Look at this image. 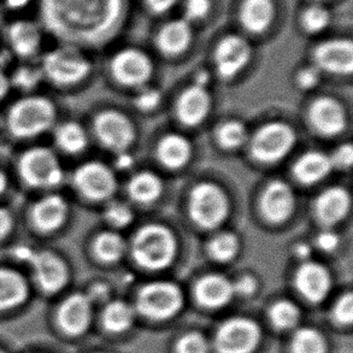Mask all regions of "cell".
<instances>
[{"instance_id": "cell-1", "label": "cell", "mask_w": 353, "mask_h": 353, "mask_svg": "<svg viewBox=\"0 0 353 353\" xmlns=\"http://www.w3.org/2000/svg\"><path fill=\"white\" fill-rule=\"evenodd\" d=\"M176 236L167 225L148 223L134 235L130 251L139 267L158 272L172 265L176 258Z\"/></svg>"}, {"instance_id": "cell-2", "label": "cell", "mask_w": 353, "mask_h": 353, "mask_svg": "<svg viewBox=\"0 0 353 353\" xmlns=\"http://www.w3.org/2000/svg\"><path fill=\"white\" fill-rule=\"evenodd\" d=\"M56 108L43 96H27L14 101L8 112V128L19 139L37 138L54 125Z\"/></svg>"}, {"instance_id": "cell-3", "label": "cell", "mask_w": 353, "mask_h": 353, "mask_svg": "<svg viewBox=\"0 0 353 353\" xmlns=\"http://www.w3.org/2000/svg\"><path fill=\"white\" fill-rule=\"evenodd\" d=\"M41 72L53 85L70 87L83 81L92 72V63L81 48L62 45L45 53Z\"/></svg>"}, {"instance_id": "cell-4", "label": "cell", "mask_w": 353, "mask_h": 353, "mask_svg": "<svg viewBox=\"0 0 353 353\" xmlns=\"http://www.w3.org/2000/svg\"><path fill=\"white\" fill-rule=\"evenodd\" d=\"M17 170L27 186L38 190H52L64 179L59 158L54 151L45 146L26 150L19 157Z\"/></svg>"}, {"instance_id": "cell-5", "label": "cell", "mask_w": 353, "mask_h": 353, "mask_svg": "<svg viewBox=\"0 0 353 353\" xmlns=\"http://www.w3.org/2000/svg\"><path fill=\"white\" fill-rule=\"evenodd\" d=\"M188 214L198 227L203 230H216L230 215L228 196L219 185L201 182L190 193Z\"/></svg>"}, {"instance_id": "cell-6", "label": "cell", "mask_w": 353, "mask_h": 353, "mask_svg": "<svg viewBox=\"0 0 353 353\" xmlns=\"http://www.w3.org/2000/svg\"><path fill=\"white\" fill-rule=\"evenodd\" d=\"M183 306V293L176 283L154 281L140 288L137 307L151 320L164 321L177 315Z\"/></svg>"}, {"instance_id": "cell-7", "label": "cell", "mask_w": 353, "mask_h": 353, "mask_svg": "<svg viewBox=\"0 0 353 353\" xmlns=\"http://www.w3.org/2000/svg\"><path fill=\"white\" fill-rule=\"evenodd\" d=\"M296 141V132L290 124L272 121L253 134L250 150L252 157L258 162L272 164L287 157Z\"/></svg>"}, {"instance_id": "cell-8", "label": "cell", "mask_w": 353, "mask_h": 353, "mask_svg": "<svg viewBox=\"0 0 353 353\" xmlns=\"http://www.w3.org/2000/svg\"><path fill=\"white\" fill-rule=\"evenodd\" d=\"M16 256L28 263L33 270L34 280L43 292L57 293L67 286L70 275L69 267L58 253L22 248L16 251Z\"/></svg>"}, {"instance_id": "cell-9", "label": "cell", "mask_w": 353, "mask_h": 353, "mask_svg": "<svg viewBox=\"0 0 353 353\" xmlns=\"http://www.w3.org/2000/svg\"><path fill=\"white\" fill-rule=\"evenodd\" d=\"M72 185L82 196L91 201H109L117 190L115 172L105 163H82L72 174Z\"/></svg>"}, {"instance_id": "cell-10", "label": "cell", "mask_w": 353, "mask_h": 353, "mask_svg": "<svg viewBox=\"0 0 353 353\" xmlns=\"http://www.w3.org/2000/svg\"><path fill=\"white\" fill-rule=\"evenodd\" d=\"M262 332L254 321L233 317L217 330L215 346L219 353H252L261 341Z\"/></svg>"}, {"instance_id": "cell-11", "label": "cell", "mask_w": 353, "mask_h": 353, "mask_svg": "<svg viewBox=\"0 0 353 353\" xmlns=\"http://www.w3.org/2000/svg\"><path fill=\"white\" fill-rule=\"evenodd\" d=\"M110 70L121 85L141 88L152 77L153 64L150 56L143 50L123 48L111 57Z\"/></svg>"}, {"instance_id": "cell-12", "label": "cell", "mask_w": 353, "mask_h": 353, "mask_svg": "<svg viewBox=\"0 0 353 353\" xmlns=\"http://www.w3.org/2000/svg\"><path fill=\"white\" fill-rule=\"evenodd\" d=\"M93 132L104 148L115 153L128 151L135 139V128L121 111L104 110L93 121Z\"/></svg>"}, {"instance_id": "cell-13", "label": "cell", "mask_w": 353, "mask_h": 353, "mask_svg": "<svg viewBox=\"0 0 353 353\" xmlns=\"http://www.w3.org/2000/svg\"><path fill=\"white\" fill-rule=\"evenodd\" d=\"M252 57V46L248 39L238 33L225 34L214 51L216 72L223 80L236 77Z\"/></svg>"}, {"instance_id": "cell-14", "label": "cell", "mask_w": 353, "mask_h": 353, "mask_svg": "<svg viewBox=\"0 0 353 353\" xmlns=\"http://www.w3.org/2000/svg\"><path fill=\"white\" fill-rule=\"evenodd\" d=\"M315 67L321 72L351 75L353 72V43L351 39H327L314 48Z\"/></svg>"}, {"instance_id": "cell-15", "label": "cell", "mask_w": 353, "mask_h": 353, "mask_svg": "<svg viewBox=\"0 0 353 353\" xmlns=\"http://www.w3.org/2000/svg\"><path fill=\"white\" fill-rule=\"evenodd\" d=\"M5 39L14 56L28 59L43 48V26L34 19H14L5 29Z\"/></svg>"}, {"instance_id": "cell-16", "label": "cell", "mask_w": 353, "mask_h": 353, "mask_svg": "<svg viewBox=\"0 0 353 353\" xmlns=\"http://www.w3.org/2000/svg\"><path fill=\"white\" fill-rule=\"evenodd\" d=\"M69 216V204L64 196L48 193L34 203L30 221L34 228L43 234H51L65 225Z\"/></svg>"}, {"instance_id": "cell-17", "label": "cell", "mask_w": 353, "mask_h": 353, "mask_svg": "<svg viewBox=\"0 0 353 353\" xmlns=\"http://www.w3.org/2000/svg\"><path fill=\"white\" fill-rule=\"evenodd\" d=\"M296 209V196L292 187L281 180L272 181L261 196V210L265 220L280 225L291 219Z\"/></svg>"}, {"instance_id": "cell-18", "label": "cell", "mask_w": 353, "mask_h": 353, "mask_svg": "<svg viewBox=\"0 0 353 353\" xmlns=\"http://www.w3.org/2000/svg\"><path fill=\"white\" fill-rule=\"evenodd\" d=\"M294 285L305 299L311 303H320L330 294L333 279L325 265L306 261L296 270Z\"/></svg>"}, {"instance_id": "cell-19", "label": "cell", "mask_w": 353, "mask_h": 353, "mask_svg": "<svg viewBox=\"0 0 353 353\" xmlns=\"http://www.w3.org/2000/svg\"><path fill=\"white\" fill-rule=\"evenodd\" d=\"M276 14V0H240L236 8L240 27L252 35H261L272 28Z\"/></svg>"}, {"instance_id": "cell-20", "label": "cell", "mask_w": 353, "mask_h": 353, "mask_svg": "<svg viewBox=\"0 0 353 353\" xmlns=\"http://www.w3.org/2000/svg\"><path fill=\"white\" fill-rule=\"evenodd\" d=\"M194 32L193 26L182 17L163 22L154 35V45L167 57H176L191 46Z\"/></svg>"}, {"instance_id": "cell-21", "label": "cell", "mask_w": 353, "mask_h": 353, "mask_svg": "<svg viewBox=\"0 0 353 353\" xmlns=\"http://www.w3.org/2000/svg\"><path fill=\"white\" fill-rule=\"evenodd\" d=\"M310 123L317 133L332 138L346 128V115L339 101L330 97H320L309 109Z\"/></svg>"}, {"instance_id": "cell-22", "label": "cell", "mask_w": 353, "mask_h": 353, "mask_svg": "<svg viewBox=\"0 0 353 353\" xmlns=\"http://www.w3.org/2000/svg\"><path fill=\"white\" fill-rule=\"evenodd\" d=\"M92 321V301L87 294L75 293L63 301L58 311V322L67 334L81 335Z\"/></svg>"}, {"instance_id": "cell-23", "label": "cell", "mask_w": 353, "mask_h": 353, "mask_svg": "<svg viewBox=\"0 0 353 353\" xmlns=\"http://www.w3.org/2000/svg\"><path fill=\"white\" fill-rule=\"evenodd\" d=\"M211 108L210 93L206 87L192 85L177 98L176 117L187 127H196L209 115Z\"/></svg>"}, {"instance_id": "cell-24", "label": "cell", "mask_w": 353, "mask_h": 353, "mask_svg": "<svg viewBox=\"0 0 353 353\" xmlns=\"http://www.w3.org/2000/svg\"><path fill=\"white\" fill-rule=\"evenodd\" d=\"M350 209L351 196L343 187H330L316 198V219L325 227H333L345 220Z\"/></svg>"}, {"instance_id": "cell-25", "label": "cell", "mask_w": 353, "mask_h": 353, "mask_svg": "<svg viewBox=\"0 0 353 353\" xmlns=\"http://www.w3.org/2000/svg\"><path fill=\"white\" fill-rule=\"evenodd\" d=\"M196 301L208 309H220L227 305L234 296L233 282L221 274H208L196 281Z\"/></svg>"}, {"instance_id": "cell-26", "label": "cell", "mask_w": 353, "mask_h": 353, "mask_svg": "<svg viewBox=\"0 0 353 353\" xmlns=\"http://www.w3.org/2000/svg\"><path fill=\"white\" fill-rule=\"evenodd\" d=\"M333 170L330 156L321 151H307L296 159L292 168L296 181L301 185L312 186L325 180Z\"/></svg>"}, {"instance_id": "cell-27", "label": "cell", "mask_w": 353, "mask_h": 353, "mask_svg": "<svg viewBox=\"0 0 353 353\" xmlns=\"http://www.w3.org/2000/svg\"><path fill=\"white\" fill-rule=\"evenodd\" d=\"M192 145L181 134L164 135L157 145V158L168 169H180L190 162Z\"/></svg>"}, {"instance_id": "cell-28", "label": "cell", "mask_w": 353, "mask_h": 353, "mask_svg": "<svg viewBox=\"0 0 353 353\" xmlns=\"http://www.w3.org/2000/svg\"><path fill=\"white\" fill-rule=\"evenodd\" d=\"M28 292V283L22 274L10 268H0V311L23 304Z\"/></svg>"}, {"instance_id": "cell-29", "label": "cell", "mask_w": 353, "mask_h": 353, "mask_svg": "<svg viewBox=\"0 0 353 353\" xmlns=\"http://www.w3.org/2000/svg\"><path fill=\"white\" fill-rule=\"evenodd\" d=\"M128 194L139 204H152L162 196L163 181L152 172H140L135 174L127 186Z\"/></svg>"}, {"instance_id": "cell-30", "label": "cell", "mask_w": 353, "mask_h": 353, "mask_svg": "<svg viewBox=\"0 0 353 353\" xmlns=\"http://www.w3.org/2000/svg\"><path fill=\"white\" fill-rule=\"evenodd\" d=\"M54 143L64 153L79 154L86 150L88 135L81 124L68 121L54 129Z\"/></svg>"}, {"instance_id": "cell-31", "label": "cell", "mask_w": 353, "mask_h": 353, "mask_svg": "<svg viewBox=\"0 0 353 353\" xmlns=\"http://www.w3.org/2000/svg\"><path fill=\"white\" fill-rule=\"evenodd\" d=\"M333 22V12L330 6L322 3H311L301 9L299 24L304 33L316 37L325 33Z\"/></svg>"}, {"instance_id": "cell-32", "label": "cell", "mask_w": 353, "mask_h": 353, "mask_svg": "<svg viewBox=\"0 0 353 353\" xmlns=\"http://www.w3.org/2000/svg\"><path fill=\"white\" fill-rule=\"evenodd\" d=\"M97 259L103 263L119 262L127 252V243L116 232H103L98 234L92 245Z\"/></svg>"}, {"instance_id": "cell-33", "label": "cell", "mask_w": 353, "mask_h": 353, "mask_svg": "<svg viewBox=\"0 0 353 353\" xmlns=\"http://www.w3.org/2000/svg\"><path fill=\"white\" fill-rule=\"evenodd\" d=\"M134 311L122 301H110L103 311V325L111 333H122L133 325Z\"/></svg>"}, {"instance_id": "cell-34", "label": "cell", "mask_w": 353, "mask_h": 353, "mask_svg": "<svg viewBox=\"0 0 353 353\" xmlns=\"http://www.w3.org/2000/svg\"><path fill=\"white\" fill-rule=\"evenodd\" d=\"M240 250V240L232 232L215 235L208 243V254L219 263L233 261Z\"/></svg>"}, {"instance_id": "cell-35", "label": "cell", "mask_w": 353, "mask_h": 353, "mask_svg": "<svg viewBox=\"0 0 353 353\" xmlns=\"http://www.w3.org/2000/svg\"><path fill=\"white\" fill-rule=\"evenodd\" d=\"M293 353H327V341L320 332L314 328H301L292 339Z\"/></svg>"}, {"instance_id": "cell-36", "label": "cell", "mask_w": 353, "mask_h": 353, "mask_svg": "<svg viewBox=\"0 0 353 353\" xmlns=\"http://www.w3.org/2000/svg\"><path fill=\"white\" fill-rule=\"evenodd\" d=\"M301 309L293 301L282 299L272 304L269 319L277 330H291L301 320Z\"/></svg>"}, {"instance_id": "cell-37", "label": "cell", "mask_w": 353, "mask_h": 353, "mask_svg": "<svg viewBox=\"0 0 353 353\" xmlns=\"http://www.w3.org/2000/svg\"><path fill=\"white\" fill-rule=\"evenodd\" d=\"M216 139L220 146L225 150H235L248 140V130L243 122L230 119L221 124L216 132Z\"/></svg>"}, {"instance_id": "cell-38", "label": "cell", "mask_w": 353, "mask_h": 353, "mask_svg": "<svg viewBox=\"0 0 353 353\" xmlns=\"http://www.w3.org/2000/svg\"><path fill=\"white\" fill-rule=\"evenodd\" d=\"M179 8L181 10L180 17L194 26L210 16L214 3L212 0H181Z\"/></svg>"}, {"instance_id": "cell-39", "label": "cell", "mask_w": 353, "mask_h": 353, "mask_svg": "<svg viewBox=\"0 0 353 353\" xmlns=\"http://www.w3.org/2000/svg\"><path fill=\"white\" fill-rule=\"evenodd\" d=\"M104 217L109 225L122 230L133 222L134 212L132 208L123 201H109L104 210Z\"/></svg>"}, {"instance_id": "cell-40", "label": "cell", "mask_w": 353, "mask_h": 353, "mask_svg": "<svg viewBox=\"0 0 353 353\" xmlns=\"http://www.w3.org/2000/svg\"><path fill=\"white\" fill-rule=\"evenodd\" d=\"M43 79V72L40 67L24 65L16 70L12 79H10L11 86L19 87L21 90H30L38 85Z\"/></svg>"}, {"instance_id": "cell-41", "label": "cell", "mask_w": 353, "mask_h": 353, "mask_svg": "<svg viewBox=\"0 0 353 353\" xmlns=\"http://www.w3.org/2000/svg\"><path fill=\"white\" fill-rule=\"evenodd\" d=\"M176 353H209L208 340L198 332L187 333L177 341Z\"/></svg>"}, {"instance_id": "cell-42", "label": "cell", "mask_w": 353, "mask_h": 353, "mask_svg": "<svg viewBox=\"0 0 353 353\" xmlns=\"http://www.w3.org/2000/svg\"><path fill=\"white\" fill-rule=\"evenodd\" d=\"M333 317L339 325H349L353 321V296L351 292L346 293L336 301L333 309Z\"/></svg>"}, {"instance_id": "cell-43", "label": "cell", "mask_w": 353, "mask_h": 353, "mask_svg": "<svg viewBox=\"0 0 353 353\" xmlns=\"http://www.w3.org/2000/svg\"><path fill=\"white\" fill-rule=\"evenodd\" d=\"M161 99H162L161 92L157 91L156 88L141 87V90L139 91L134 99V105L137 106L139 110H153L159 104Z\"/></svg>"}, {"instance_id": "cell-44", "label": "cell", "mask_w": 353, "mask_h": 353, "mask_svg": "<svg viewBox=\"0 0 353 353\" xmlns=\"http://www.w3.org/2000/svg\"><path fill=\"white\" fill-rule=\"evenodd\" d=\"M181 0H143V6L152 16H164L179 8Z\"/></svg>"}, {"instance_id": "cell-45", "label": "cell", "mask_w": 353, "mask_h": 353, "mask_svg": "<svg viewBox=\"0 0 353 353\" xmlns=\"http://www.w3.org/2000/svg\"><path fill=\"white\" fill-rule=\"evenodd\" d=\"M333 168L338 169H350L353 162V146L351 143H344L335 150L330 156Z\"/></svg>"}, {"instance_id": "cell-46", "label": "cell", "mask_w": 353, "mask_h": 353, "mask_svg": "<svg viewBox=\"0 0 353 353\" xmlns=\"http://www.w3.org/2000/svg\"><path fill=\"white\" fill-rule=\"evenodd\" d=\"M296 77H298L296 81L301 90H312L314 87L320 83L321 70L315 65L304 68V69H301Z\"/></svg>"}, {"instance_id": "cell-47", "label": "cell", "mask_w": 353, "mask_h": 353, "mask_svg": "<svg viewBox=\"0 0 353 353\" xmlns=\"http://www.w3.org/2000/svg\"><path fill=\"white\" fill-rule=\"evenodd\" d=\"M339 235L330 230H322L316 238V245L323 252H333L339 246Z\"/></svg>"}, {"instance_id": "cell-48", "label": "cell", "mask_w": 353, "mask_h": 353, "mask_svg": "<svg viewBox=\"0 0 353 353\" xmlns=\"http://www.w3.org/2000/svg\"><path fill=\"white\" fill-rule=\"evenodd\" d=\"M257 280L253 276H250V275H243V276L238 279L236 281L233 282L234 294H239V296H252L253 293L257 291Z\"/></svg>"}, {"instance_id": "cell-49", "label": "cell", "mask_w": 353, "mask_h": 353, "mask_svg": "<svg viewBox=\"0 0 353 353\" xmlns=\"http://www.w3.org/2000/svg\"><path fill=\"white\" fill-rule=\"evenodd\" d=\"M14 216L8 209L0 206V241L8 238L14 230Z\"/></svg>"}, {"instance_id": "cell-50", "label": "cell", "mask_w": 353, "mask_h": 353, "mask_svg": "<svg viewBox=\"0 0 353 353\" xmlns=\"http://www.w3.org/2000/svg\"><path fill=\"white\" fill-rule=\"evenodd\" d=\"M34 0H1V4L6 11L12 14H21L23 11L30 9Z\"/></svg>"}, {"instance_id": "cell-51", "label": "cell", "mask_w": 353, "mask_h": 353, "mask_svg": "<svg viewBox=\"0 0 353 353\" xmlns=\"http://www.w3.org/2000/svg\"><path fill=\"white\" fill-rule=\"evenodd\" d=\"M87 296L90 298L92 304L96 301H104L109 296V288L104 283H97L92 287L91 293L87 294Z\"/></svg>"}, {"instance_id": "cell-52", "label": "cell", "mask_w": 353, "mask_h": 353, "mask_svg": "<svg viewBox=\"0 0 353 353\" xmlns=\"http://www.w3.org/2000/svg\"><path fill=\"white\" fill-rule=\"evenodd\" d=\"M115 164L116 168L119 170H125L133 165V157L129 154L128 151H123V152L116 153Z\"/></svg>"}, {"instance_id": "cell-53", "label": "cell", "mask_w": 353, "mask_h": 353, "mask_svg": "<svg viewBox=\"0 0 353 353\" xmlns=\"http://www.w3.org/2000/svg\"><path fill=\"white\" fill-rule=\"evenodd\" d=\"M294 253H296V257L306 262L311 256L310 245L305 243H298L296 248H294Z\"/></svg>"}, {"instance_id": "cell-54", "label": "cell", "mask_w": 353, "mask_h": 353, "mask_svg": "<svg viewBox=\"0 0 353 353\" xmlns=\"http://www.w3.org/2000/svg\"><path fill=\"white\" fill-rule=\"evenodd\" d=\"M10 88H11V81H10L9 77L5 75V72L3 70H0V101L8 96Z\"/></svg>"}, {"instance_id": "cell-55", "label": "cell", "mask_w": 353, "mask_h": 353, "mask_svg": "<svg viewBox=\"0 0 353 353\" xmlns=\"http://www.w3.org/2000/svg\"><path fill=\"white\" fill-rule=\"evenodd\" d=\"M8 187V177L5 175V172L0 169V194L6 191Z\"/></svg>"}, {"instance_id": "cell-56", "label": "cell", "mask_w": 353, "mask_h": 353, "mask_svg": "<svg viewBox=\"0 0 353 353\" xmlns=\"http://www.w3.org/2000/svg\"><path fill=\"white\" fill-rule=\"evenodd\" d=\"M307 1H311V3H322V4H327L330 0H307Z\"/></svg>"}, {"instance_id": "cell-57", "label": "cell", "mask_w": 353, "mask_h": 353, "mask_svg": "<svg viewBox=\"0 0 353 353\" xmlns=\"http://www.w3.org/2000/svg\"><path fill=\"white\" fill-rule=\"evenodd\" d=\"M0 353H4V352H3V351H0Z\"/></svg>"}]
</instances>
